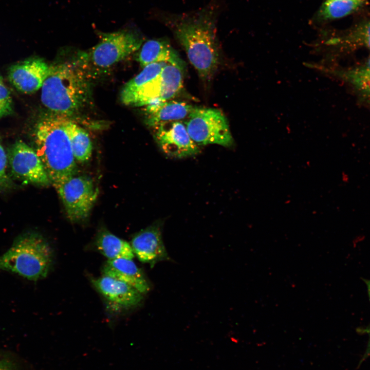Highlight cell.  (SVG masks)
<instances>
[{"instance_id":"cell-8","label":"cell","mask_w":370,"mask_h":370,"mask_svg":"<svg viewBox=\"0 0 370 370\" xmlns=\"http://www.w3.org/2000/svg\"><path fill=\"white\" fill-rule=\"evenodd\" d=\"M8 160L12 176L24 183L43 187L51 182L43 163L35 150L22 140L9 149Z\"/></svg>"},{"instance_id":"cell-9","label":"cell","mask_w":370,"mask_h":370,"mask_svg":"<svg viewBox=\"0 0 370 370\" xmlns=\"http://www.w3.org/2000/svg\"><path fill=\"white\" fill-rule=\"evenodd\" d=\"M155 139L167 156L177 158L192 156L199 152L181 121L162 123L152 127Z\"/></svg>"},{"instance_id":"cell-24","label":"cell","mask_w":370,"mask_h":370,"mask_svg":"<svg viewBox=\"0 0 370 370\" xmlns=\"http://www.w3.org/2000/svg\"><path fill=\"white\" fill-rule=\"evenodd\" d=\"M13 112V103L10 92L0 74V119Z\"/></svg>"},{"instance_id":"cell-7","label":"cell","mask_w":370,"mask_h":370,"mask_svg":"<svg viewBox=\"0 0 370 370\" xmlns=\"http://www.w3.org/2000/svg\"><path fill=\"white\" fill-rule=\"evenodd\" d=\"M56 190L68 218L72 221L87 217L98 195V190L92 180L82 175L71 177Z\"/></svg>"},{"instance_id":"cell-28","label":"cell","mask_w":370,"mask_h":370,"mask_svg":"<svg viewBox=\"0 0 370 370\" xmlns=\"http://www.w3.org/2000/svg\"><path fill=\"white\" fill-rule=\"evenodd\" d=\"M349 179V178L348 175L346 173H344L343 174V181L344 182H348Z\"/></svg>"},{"instance_id":"cell-13","label":"cell","mask_w":370,"mask_h":370,"mask_svg":"<svg viewBox=\"0 0 370 370\" xmlns=\"http://www.w3.org/2000/svg\"><path fill=\"white\" fill-rule=\"evenodd\" d=\"M319 66V69L346 83L362 100L370 104V57L361 63L347 67Z\"/></svg>"},{"instance_id":"cell-3","label":"cell","mask_w":370,"mask_h":370,"mask_svg":"<svg viewBox=\"0 0 370 370\" xmlns=\"http://www.w3.org/2000/svg\"><path fill=\"white\" fill-rule=\"evenodd\" d=\"M89 92L83 69L74 63L65 62L50 66L41 88V101L52 114L69 118L84 106Z\"/></svg>"},{"instance_id":"cell-10","label":"cell","mask_w":370,"mask_h":370,"mask_svg":"<svg viewBox=\"0 0 370 370\" xmlns=\"http://www.w3.org/2000/svg\"><path fill=\"white\" fill-rule=\"evenodd\" d=\"M50 66L40 58H31L12 65L8 72L10 82L18 90L32 94L42 88Z\"/></svg>"},{"instance_id":"cell-12","label":"cell","mask_w":370,"mask_h":370,"mask_svg":"<svg viewBox=\"0 0 370 370\" xmlns=\"http://www.w3.org/2000/svg\"><path fill=\"white\" fill-rule=\"evenodd\" d=\"M92 283L104 297L120 307L135 306L143 299V294L132 286L107 275L92 279Z\"/></svg>"},{"instance_id":"cell-14","label":"cell","mask_w":370,"mask_h":370,"mask_svg":"<svg viewBox=\"0 0 370 370\" xmlns=\"http://www.w3.org/2000/svg\"><path fill=\"white\" fill-rule=\"evenodd\" d=\"M102 273L130 284L142 294L150 290L143 273L132 259L108 260L103 266Z\"/></svg>"},{"instance_id":"cell-1","label":"cell","mask_w":370,"mask_h":370,"mask_svg":"<svg viewBox=\"0 0 370 370\" xmlns=\"http://www.w3.org/2000/svg\"><path fill=\"white\" fill-rule=\"evenodd\" d=\"M218 9V4L213 1L193 12L161 16L183 47L198 75L205 80L213 76L219 63Z\"/></svg>"},{"instance_id":"cell-23","label":"cell","mask_w":370,"mask_h":370,"mask_svg":"<svg viewBox=\"0 0 370 370\" xmlns=\"http://www.w3.org/2000/svg\"><path fill=\"white\" fill-rule=\"evenodd\" d=\"M8 155L0 140V191L12 189L14 184L7 172Z\"/></svg>"},{"instance_id":"cell-15","label":"cell","mask_w":370,"mask_h":370,"mask_svg":"<svg viewBox=\"0 0 370 370\" xmlns=\"http://www.w3.org/2000/svg\"><path fill=\"white\" fill-rule=\"evenodd\" d=\"M193 107L186 102L174 100L158 101L145 106L146 124L153 127L159 124L187 118Z\"/></svg>"},{"instance_id":"cell-22","label":"cell","mask_w":370,"mask_h":370,"mask_svg":"<svg viewBox=\"0 0 370 370\" xmlns=\"http://www.w3.org/2000/svg\"><path fill=\"white\" fill-rule=\"evenodd\" d=\"M358 0H326L318 12L319 21H324L345 16L360 5Z\"/></svg>"},{"instance_id":"cell-4","label":"cell","mask_w":370,"mask_h":370,"mask_svg":"<svg viewBox=\"0 0 370 370\" xmlns=\"http://www.w3.org/2000/svg\"><path fill=\"white\" fill-rule=\"evenodd\" d=\"M53 262V251L40 234L28 232L18 236L0 256V270L16 273L36 281L48 275Z\"/></svg>"},{"instance_id":"cell-11","label":"cell","mask_w":370,"mask_h":370,"mask_svg":"<svg viewBox=\"0 0 370 370\" xmlns=\"http://www.w3.org/2000/svg\"><path fill=\"white\" fill-rule=\"evenodd\" d=\"M131 246L139 260L149 263L152 267L159 261L169 259L160 227L156 224L136 234L131 240Z\"/></svg>"},{"instance_id":"cell-6","label":"cell","mask_w":370,"mask_h":370,"mask_svg":"<svg viewBox=\"0 0 370 370\" xmlns=\"http://www.w3.org/2000/svg\"><path fill=\"white\" fill-rule=\"evenodd\" d=\"M100 42L89 54L94 65L107 68L138 50L142 40L131 30H121L109 33H99Z\"/></svg>"},{"instance_id":"cell-21","label":"cell","mask_w":370,"mask_h":370,"mask_svg":"<svg viewBox=\"0 0 370 370\" xmlns=\"http://www.w3.org/2000/svg\"><path fill=\"white\" fill-rule=\"evenodd\" d=\"M326 44L344 50H354L359 47H365L370 50V23L342 37L328 40Z\"/></svg>"},{"instance_id":"cell-20","label":"cell","mask_w":370,"mask_h":370,"mask_svg":"<svg viewBox=\"0 0 370 370\" xmlns=\"http://www.w3.org/2000/svg\"><path fill=\"white\" fill-rule=\"evenodd\" d=\"M165 64V63H155L144 67L138 75L123 87L120 94L121 102L125 104L140 89L157 77Z\"/></svg>"},{"instance_id":"cell-5","label":"cell","mask_w":370,"mask_h":370,"mask_svg":"<svg viewBox=\"0 0 370 370\" xmlns=\"http://www.w3.org/2000/svg\"><path fill=\"white\" fill-rule=\"evenodd\" d=\"M184 124L198 146L216 144L229 147L234 143L228 121L218 109L193 107Z\"/></svg>"},{"instance_id":"cell-2","label":"cell","mask_w":370,"mask_h":370,"mask_svg":"<svg viewBox=\"0 0 370 370\" xmlns=\"http://www.w3.org/2000/svg\"><path fill=\"white\" fill-rule=\"evenodd\" d=\"M70 121L52 113L40 119L33 131L35 150L55 189L77 172L68 134Z\"/></svg>"},{"instance_id":"cell-26","label":"cell","mask_w":370,"mask_h":370,"mask_svg":"<svg viewBox=\"0 0 370 370\" xmlns=\"http://www.w3.org/2000/svg\"><path fill=\"white\" fill-rule=\"evenodd\" d=\"M0 370H10V369L4 362L0 361Z\"/></svg>"},{"instance_id":"cell-25","label":"cell","mask_w":370,"mask_h":370,"mask_svg":"<svg viewBox=\"0 0 370 370\" xmlns=\"http://www.w3.org/2000/svg\"><path fill=\"white\" fill-rule=\"evenodd\" d=\"M368 356H370V336H369V340H368V342L367 344V346L366 350V351L364 354V358H366Z\"/></svg>"},{"instance_id":"cell-17","label":"cell","mask_w":370,"mask_h":370,"mask_svg":"<svg viewBox=\"0 0 370 370\" xmlns=\"http://www.w3.org/2000/svg\"><path fill=\"white\" fill-rule=\"evenodd\" d=\"M96 246L108 260L133 259L134 253L131 244L108 231L101 230L97 236Z\"/></svg>"},{"instance_id":"cell-29","label":"cell","mask_w":370,"mask_h":370,"mask_svg":"<svg viewBox=\"0 0 370 370\" xmlns=\"http://www.w3.org/2000/svg\"><path fill=\"white\" fill-rule=\"evenodd\" d=\"M358 1H361H361H363V0H358Z\"/></svg>"},{"instance_id":"cell-16","label":"cell","mask_w":370,"mask_h":370,"mask_svg":"<svg viewBox=\"0 0 370 370\" xmlns=\"http://www.w3.org/2000/svg\"><path fill=\"white\" fill-rule=\"evenodd\" d=\"M137 61L143 68L155 63H170L183 67V62L170 44L161 40H150L141 47Z\"/></svg>"},{"instance_id":"cell-19","label":"cell","mask_w":370,"mask_h":370,"mask_svg":"<svg viewBox=\"0 0 370 370\" xmlns=\"http://www.w3.org/2000/svg\"><path fill=\"white\" fill-rule=\"evenodd\" d=\"M68 134L76 160L81 163L88 161L92 152V144L88 134L71 120L68 126Z\"/></svg>"},{"instance_id":"cell-18","label":"cell","mask_w":370,"mask_h":370,"mask_svg":"<svg viewBox=\"0 0 370 370\" xmlns=\"http://www.w3.org/2000/svg\"><path fill=\"white\" fill-rule=\"evenodd\" d=\"M183 67L165 63L161 73L160 101L170 100L180 90L183 84Z\"/></svg>"},{"instance_id":"cell-27","label":"cell","mask_w":370,"mask_h":370,"mask_svg":"<svg viewBox=\"0 0 370 370\" xmlns=\"http://www.w3.org/2000/svg\"><path fill=\"white\" fill-rule=\"evenodd\" d=\"M365 283L367 286L368 293V295H369V300H370V280H366Z\"/></svg>"}]
</instances>
